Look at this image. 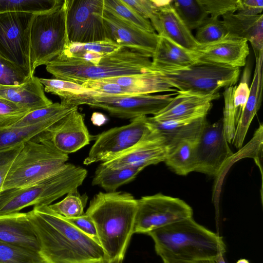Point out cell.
Segmentation results:
<instances>
[{
	"mask_svg": "<svg viewBox=\"0 0 263 263\" xmlns=\"http://www.w3.org/2000/svg\"><path fill=\"white\" fill-rule=\"evenodd\" d=\"M223 255V254H220L215 260L216 263H226Z\"/></svg>",
	"mask_w": 263,
	"mask_h": 263,
	"instance_id": "51",
	"label": "cell"
},
{
	"mask_svg": "<svg viewBox=\"0 0 263 263\" xmlns=\"http://www.w3.org/2000/svg\"><path fill=\"white\" fill-rule=\"evenodd\" d=\"M77 106L67 105L62 102L54 103L40 109L29 111L10 127H20L35 124L57 116L66 114Z\"/></svg>",
	"mask_w": 263,
	"mask_h": 263,
	"instance_id": "33",
	"label": "cell"
},
{
	"mask_svg": "<svg viewBox=\"0 0 263 263\" xmlns=\"http://www.w3.org/2000/svg\"><path fill=\"white\" fill-rule=\"evenodd\" d=\"M46 69L56 79L80 85L87 80L136 75L153 70L149 57L125 47L104 55L97 64L63 51L46 65Z\"/></svg>",
	"mask_w": 263,
	"mask_h": 263,
	"instance_id": "4",
	"label": "cell"
},
{
	"mask_svg": "<svg viewBox=\"0 0 263 263\" xmlns=\"http://www.w3.org/2000/svg\"><path fill=\"white\" fill-rule=\"evenodd\" d=\"M121 47H123L113 41L108 40L102 42L85 44L70 43L64 50L70 54L83 51H92L106 55L118 50Z\"/></svg>",
	"mask_w": 263,
	"mask_h": 263,
	"instance_id": "43",
	"label": "cell"
},
{
	"mask_svg": "<svg viewBox=\"0 0 263 263\" xmlns=\"http://www.w3.org/2000/svg\"><path fill=\"white\" fill-rule=\"evenodd\" d=\"M228 34L223 21L210 16L196 29L194 37L200 45H203L219 41Z\"/></svg>",
	"mask_w": 263,
	"mask_h": 263,
	"instance_id": "38",
	"label": "cell"
},
{
	"mask_svg": "<svg viewBox=\"0 0 263 263\" xmlns=\"http://www.w3.org/2000/svg\"><path fill=\"white\" fill-rule=\"evenodd\" d=\"M65 218L78 229L100 245L95 223L89 216L84 213L83 215L78 217Z\"/></svg>",
	"mask_w": 263,
	"mask_h": 263,
	"instance_id": "48",
	"label": "cell"
},
{
	"mask_svg": "<svg viewBox=\"0 0 263 263\" xmlns=\"http://www.w3.org/2000/svg\"><path fill=\"white\" fill-rule=\"evenodd\" d=\"M87 175L85 168L67 163L61 171L39 182L2 191L0 216L19 212L29 206L49 205L59 198L77 190Z\"/></svg>",
	"mask_w": 263,
	"mask_h": 263,
	"instance_id": "5",
	"label": "cell"
},
{
	"mask_svg": "<svg viewBox=\"0 0 263 263\" xmlns=\"http://www.w3.org/2000/svg\"><path fill=\"white\" fill-rule=\"evenodd\" d=\"M153 128L148 135L130 149L101 163L112 168H144L148 165L164 162L169 151L166 141L159 132Z\"/></svg>",
	"mask_w": 263,
	"mask_h": 263,
	"instance_id": "16",
	"label": "cell"
},
{
	"mask_svg": "<svg viewBox=\"0 0 263 263\" xmlns=\"http://www.w3.org/2000/svg\"><path fill=\"white\" fill-rule=\"evenodd\" d=\"M27 213L46 263L107 262L100 245L48 205L35 206Z\"/></svg>",
	"mask_w": 263,
	"mask_h": 263,
	"instance_id": "1",
	"label": "cell"
},
{
	"mask_svg": "<svg viewBox=\"0 0 263 263\" xmlns=\"http://www.w3.org/2000/svg\"><path fill=\"white\" fill-rule=\"evenodd\" d=\"M228 34L249 42L255 55L263 51V15L244 16L236 13L222 16Z\"/></svg>",
	"mask_w": 263,
	"mask_h": 263,
	"instance_id": "26",
	"label": "cell"
},
{
	"mask_svg": "<svg viewBox=\"0 0 263 263\" xmlns=\"http://www.w3.org/2000/svg\"><path fill=\"white\" fill-rule=\"evenodd\" d=\"M250 69L246 67L243 76L237 86H235L233 94V105L236 121L238 125L242 112L246 106L250 92Z\"/></svg>",
	"mask_w": 263,
	"mask_h": 263,
	"instance_id": "41",
	"label": "cell"
},
{
	"mask_svg": "<svg viewBox=\"0 0 263 263\" xmlns=\"http://www.w3.org/2000/svg\"><path fill=\"white\" fill-rule=\"evenodd\" d=\"M23 144L0 149V192L11 164Z\"/></svg>",
	"mask_w": 263,
	"mask_h": 263,
	"instance_id": "46",
	"label": "cell"
},
{
	"mask_svg": "<svg viewBox=\"0 0 263 263\" xmlns=\"http://www.w3.org/2000/svg\"><path fill=\"white\" fill-rule=\"evenodd\" d=\"M196 52L199 64L240 68L246 64L249 48L246 40L228 34L216 42L200 45Z\"/></svg>",
	"mask_w": 263,
	"mask_h": 263,
	"instance_id": "18",
	"label": "cell"
},
{
	"mask_svg": "<svg viewBox=\"0 0 263 263\" xmlns=\"http://www.w3.org/2000/svg\"><path fill=\"white\" fill-rule=\"evenodd\" d=\"M84 87L105 94L127 95L125 88L118 84L102 80H87L81 84Z\"/></svg>",
	"mask_w": 263,
	"mask_h": 263,
	"instance_id": "45",
	"label": "cell"
},
{
	"mask_svg": "<svg viewBox=\"0 0 263 263\" xmlns=\"http://www.w3.org/2000/svg\"><path fill=\"white\" fill-rule=\"evenodd\" d=\"M39 80L44 86L45 92L58 96L61 100H66L92 90L80 84L66 80L45 78H39Z\"/></svg>",
	"mask_w": 263,
	"mask_h": 263,
	"instance_id": "37",
	"label": "cell"
},
{
	"mask_svg": "<svg viewBox=\"0 0 263 263\" xmlns=\"http://www.w3.org/2000/svg\"><path fill=\"white\" fill-rule=\"evenodd\" d=\"M35 15L23 12L0 13V55L18 66L30 77V28Z\"/></svg>",
	"mask_w": 263,
	"mask_h": 263,
	"instance_id": "13",
	"label": "cell"
},
{
	"mask_svg": "<svg viewBox=\"0 0 263 263\" xmlns=\"http://www.w3.org/2000/svg\"><path fill=\"white\" fill-rule=\"evenodd\" d=\"M0 241L39 252L40 245L27 213L0 216Z\"/></svg>",
	"mask_w": 263,
	"mask_h": 263,
	"instance_id": "21",
	"label": "cell"
},
{
	"mask_svg": "<svg viewBox=\"0 0 263 263\" xmlns=\"http://www.w3.org/2000/svg\"><path fill=\"white\" fill-rule=\"evenodd\" d=\"M29 111H31L0 98V128L11 126Z\"/></svg>",
	"mask_w": 263,
	"mask_h": 263,
	"instance_id": "42",
	"label": "cell"
},
{
	"mask_svg": "<svg viewBox=\"0 0 263 263\" xmlns=\"http://www.w3.org/2000/svg\"><path fill=\"white\" fill-rule=\"evenodd\" d=\"M208 15L218 17L237 11L239 0H199Z\"/></svg>",
	"mask_w": 263,
	"mask_h": 263,
	"instance_id": "44",
	"label": "cell"
},
{
	"mask_svg": "<svg viewBox=\"0 0 263 263\" xmlns=\"http://www.w3.org/2000/svg\"><path fill=\"white\" fill-rule=\"evenodd\" d=\"M176 94L114 95L92 90L71 98L67 103L77 106L85 104L105 110L116 118L133 119L147 115H157Z\"/></svg>",
	"mask_w": 263,
	"mask_h": 263,
	"instance_id": "8",
	"label": "cell"
},
{
	"mask_svg": "<svg viewBox=\"0 0 263 263\" xmlns=\"http://www.w3.org/2000/svg\"><path fill=\"white\" fill-rule=\"evenodd\" d=\"M256 64L248 99L237 126L232 143L241 147L252 121L259 109L262 100L263 51L255 55Z\"/></svg>",
	"mask_w": 263,
	"mask_h": 263,
	"instance_id": "24",
	"label": "cell"
},
{
	"mask_svg": "<svg viewBox=\"0 0 263 263\" xmlns=\"http://www.w3.org/2000/svg\"><path fill=\"white\" fill-rule=\"evenodd\" d=\"M106 263H108V262H106Z\"/></svg>",
	"mask_w": 263,
	"mask_h": 263,
	"instance_id": "53",
	"label": "cell"
},
{
	"mask_svg": "<svg viewBox=\"0 0 263 263\" xmlns=\"http://www.w3.org/2000/svg\"><path fill=\"white\" fill-rule=\"evenodd\" d=\"M153 129L146 116L131 119L128 124L115 127L97 135L85 165L103 162L117 157L136 145Z\"/></svg>",
	"mask_w": 263,
	"mask_h": 263,
	"instance_id": "11",
	"label": "cell"
},
{
	"mask_svg": "<svg viewBox=\"0 0 263 263\" xmlns=\"http://www.w3.org/2000/svg\"><path fill=\"white\" fill-rule=\"evenodd\" d=\"M30 78L29 74L18 66L0 55V85H20Z\"/></svg>",
	"mask_w": 263,
	"mask_h": 263,
	"instance_id": "39",
	"label": "cell"
},
{
	"mask_svg": "<svg viewBox=\"0 0 263 263\" xmlns=\"http://www.w3.org/2000/svg\"><path fill=\"white\" fill-rule=\"evenodd\" d=\"M0 98L30 111L44 108L53 103L45 95L44 86L39 78L35 76L20 85H0Z\"/></svg>",
	"mask_w": 263,
	"mask_h": 263,
	"instance_id": "23",
	"label": "cell"
},
{
	"mask_svg": "<svg viewBox=\"0 0 263 263\" xmlns=\"http://www.w3.org/2000/svg\"><path fill=\"white\" fill-rule=\"evenodd\" d=\"M137 199L125 192H99L85 213L93 220L108 263H122L134 234Z\"/></svg>",
	"mask_w": 263,
	"mask_h": 263,
	"instance_id": "2",
	"label": "cell"
},
{
	"mask_svg": "<svg viewBox=\"0 0 263 263\" xmlns=\"http://www.w3.org/2000/svg\"><path fill=\"white\" fill-rule=\"evenodd\" d=\"M157 3V10L149 21L157 34L186 49L197 50L200 44L176 12L172 0Z\"/></svg>",
	"mask_w": 263,
	"mask_h": 263,
	"instance_id": "20",
	"label": "cell"
},
{
	"mask_svg": "<svg viewBox=\"0 0 263 263\" xmlns=\"http://www.w3.org/2000/svg\"><path fill=\"white\" fill-rule=\"evenodd\" d=\"M143 169L142 167L112 168L101 163L95 171L92 185L99 186L106 192H115L120 186L133 181Z\"/></svg>",
	"mask_w": 263,
	"mask_h": 263,
	"instance_id": "28",
	"label": "cell"
},
{
	"mask_svg": "<svg viewBox=\"0 0 263 263\" xmlns=\"http://www.w3.org/2000/svg\"><path fill=\"white\" fill-rule=\"evenodd\" d=\"M235 86L226 88L223 96L224 98L223 126L227 141L232 143L237 126L233 105V94Z\"/></svg>",
	"mask_w": 263,
	"mask_h": 263,
	"instance_id": "40",
	"label": "cell"
},
{
	"mask_svg": "<svg viewBox=\"0 0 263 263\" xmlns=\"http://www.w3.org/2000/svg\"><path fill=\"white\" fill-rule=\"evenodd\" d=\"M69 44L64 2L52 11L35 15L31 24L30 35L32 77L34 76L37 67L46 65L61 54Z\"/></svg>",
	"mask_w": 263,
	"mask_h": 263,
	"instance_id": "7",
	"label": "cell"
},
{
	"mask_svg": "<svg viewBox=\"0 0 263 263\" xmlns=\"http://www.w3.org/2000/svg\"><path fill=\"white\" fill-rule=\"evenodd\" d=\"M104 10L146 31L155 30L150 21L140 16L121 0H104Z\"/></svg>",
	"mask_w": 263,
	"mask_h": 263,
	"instance_id": "34",
	"label": "cell"
},
{
	"mask_svg": "<svg viewBox=\"0 0 263 263\" xmlns=\"http://www.w3.org/2000/svg\"><path fill=\"white\" fill-rule=\"evenodd\" d=\"M63 2L61 0H0V13L23 12L41 14L54 10Z\"/></svg>",
	"mask_w": 263,
	"mask_h": 263,
	"instance_id": "31",
	"label": "cell"
},
{
	"mask_svg": "<svg viewBox=\"0 0 263 263\" xmlns=\"http://www.w3.org/2000/svg\"><path fill=\"white\" fill-rule=\"evenodd\" d=\"M219 93H201L177 91V96L161 111L152 117L158 121L185 119L206 117L213 101Z\"/></svg>",
	"mask_w": 263,
	"mask_h": 263,
	"instance_id": "19",
	"label": "cell"
},
{
	"mask_svg": "<svg viewBox=\"0 0 263 263\" xmlns=\"http://www.w3.org/2000/svg\"><path fill=\"white\" fill-rule=\"evenodd\" d=\"M0 263H46L39 252L0 241Z\"/></svg>",
	"mask_w": 263,
	"mask_h": 263,
	"instance_id": "36",
	"label": "cell"
},
{
	"mask_svg": "<svg viewBox=\"0 0 263 263\" xmlns=\"http://www.w3.org/2000/svg\"><path fill=\"white\" fill-rule=\"evenodd\" d=\"M192 208L183 200L159 193L137 199L134 234L148 233L193 217Z\"/></svg>",
	"mask_w": 263,
	"mask_h": 263,
	"instance_id": "12",
	"label": "cell"
},
{
	"mask_svg": "<svg viewBox=\"0 0 263 263\" xmlns=\"http://www.w3.org/2000/svg\"><path fill=\"white\" fill-rule=\"evenodd\" d=\"M101 80L118 84L125 88L127 95L177 92L160 73L154 69L144 73Z\"/></svg>",
	"mask_w": 263,
	"mask_h": 263,
	"instance_id": "27",
	"label": "cell"
},
{
	"mask_svg": "<svg viewBox=\"0 0 263 263\" xmlns=\"http://www.w3.org/2000/svg\"><path fill=\"white\" fill-rule=\"evenodd\" d=\"M172 4L191 31L197 29L209 17L199 0H172Z\"/></svg>",
	"mask_w": 263,
	"mask_h": 263,
	"instance_id": "32",
	"label": "cell"
},
{
	"mask_svg": "<svg viewBox=\"0 0 263 263\" xmlns=\"http://www.w3.org/2000/svg\"><path fill=\"white\" fill-rule=\"evenodd\" d=\"M64 6L70 44L111 40L102 17L104 0H64Z\"/></svg>",
	"mask_w": 263,
	"mask_h": 263,
	"instance_id": "10",
	"label": "cell"
},
{
	"mask_svg": "<svg viewBox=\"0 0 263 263\" xmlns=\"http://www.w3.org/2000/svg\"><path fill=\"white\" fill-rule=\"evenodd\" d=\"M103 18L112 41L119 45L152 58L159 35L144 30L104 10Z\"/></svg>",
	"mask_w": 263,
	"mask_h": 263,
	"instance_id": "17",
	"label": "cell"
},
{
	"mask_svg": "<svg viewBox=\"0 0 263 263\" xmlns=\"http://www.w3.org/2000/svg\"><path fill=\"white\" fill-rule=\"evenodd\" d=\"M154 70L177 91L201 93L217 92L222 88L235 86L240 71V68L204 64L178 69Z\"/></svg>",
	"mask_w": 263,
	"mask_h": 263,
	"instance_id": "9",
	"label": "cell"
},
{
	"mask_svg": "<svg viewBox=\"0 0 263 263\" xmlns=\"http://www.w3.org/2000/svg\"><path fill=\"white\" fill-rule=\"evenodd\" d=\"M262 10V0H239L236 13L244 16H255L260 14Z\"/></svg>",
	"mask_w": 263,
	"mask_h": 263,
	"instance_id": "49",
	"label": "cell"
},
{
	"mask_svg": "<svg viewBox=\"0 0 263 263\" xmlns=\"http://www.w3.org/2000/svg\"><path fill=\"white\" fill-rule=\"evenodd\" d=\"M68 155L33 139L24 143L14 159L2 191L21 187L48 178L65 167Z\"/></svg>",
	"mask_w": 263,
	"mask_h": 263,
	"instance_id": "6",
	"label": "cell"
},
{
	"mask_svg": "<svg viewBox=\"0 0 263 263\" xmlns=\"http://www.w3.org/2000/svg\"><path fill=\"white\" fill-rule=\"evenodd\" d=\"M196 143L186 141L179 143L169 151L164 162L179 175L195 171Z\"/></svg>",
	"mask_w": 263,
	"mask_h": 263,
	"instance_id": "30",
	"label": "cell"
},
{
	"mask_svg": "<svg viewBox=\"0 0 263 263\" xmlns=\"http://www.w3.org/2000/svg\"><path fill=\"white\" fill-rule=\"evenodd\" d=\"M152 63L154 69H166L182 68L199 63L196 51L186 49L159 35Z\"/></svg>",
	"mask_w": 263,
	"mask_h": 263,
	"instance_id": "25",
	"label": "cell"
},
{
	"mask_svg": "<svg viewBox=\"0 0 263 263\" xmlns=\"http://www.w3.org/2000/svg\"><path fill=\"white\" fill-rule=\"evenodd\" d=\"M88 197L81 195L78 190L67 194L61 201L48 205L54 212L67 218H76L83 215Z\"/></svg>",
	"mask_w": 263,
	"mask_h": 263,
	"instance_id": "35",
	"label": "cell"
},
{
	"mask_svg": "<svg viewBox=\"0 0 263 263\" xmlns=\"http://www.w3.org/2000/svg\"><path fill=\"white\" fill-rule=\"evenodd\" d=\"M163 263H216L215 260H197V261H181V260H171L163 261Z\"/></svg>",
	"mask_w": 263,
	"mask_h": 263,
	"instance_id": "50",
	"label": "cell"
},
{
	"mask_svg": "<svg viewBox=\"0 0 263 263\" xmlns=\"http://www.w3.org/2000/svg\"><path fill=\"white\" fill-rule=\"evenodd\" d=\"M122 2L144 18L150 20L158 9L157 1L121 0Z\"/></svg>",
	"mask_w": 263,
	"mask_h": 263,
	"instance_id": "47",
	"label": "cell"
},
{
	"mask_svg": "<svg viewBox=\"0 0 263 263\" xmlns=\"http://www.w3.org/2000/svg\"><path fill=\"white\" fill-rule=\"evenodd\" d=\"M96 138L90 134L84 115L78 110V107L32 139L68 155L89 144Z\"/></svg>",
	"mask_w": 263,
	"mask_h": 263,
	"instance_id": "14",
	"label": "cell"
},
{
	"mask_svg": "<svg viewBox=\"0 0 263 263\" xmlns=\"http://www.w3.org/2000/svg\"><path fill=\"white\" fill-rule=\"evenodd\" d=\"M228 143L222 119L213 124L208 122L195 144V172L218 176L233 155Z\"/></svg>",
	"mask_w": 263,
	"mask_h": 263,
	"instance_id": "15",
	"label": "cell"
},
{
	"mask_svg": "<svg viewBox=\"0 0 263 263\" xmlns=\"http://www.w3.org/2000/svg\"><path fill=\"white\" fill-rule=\"evenodd\" d=\"M236 263H250L249 260L246 259H240L236 262Z\"/></svg>",
	"mask_w": 263,
	"mask_h": 263,
	"instance_id": "52",
	"label": "cell"
},
{
	"mask_svg": "<svg viewBox=\"0 0 263 263\" xmlns=\"http://www.w3.org/2000/svg\"><path fill=\"white\" fill-rule=\"evenodd\" d=\"M66 114L26 126L0 128V149L23 144L45 130Z\"/></svg>",
	"mask_w": 263,
	"mask_h": 263,
	"instance_id": "29",
	"label": "cell"
},
{
	"mask_svg": "<svg viewBox=\"0 0 263 263\" xmlns=\"http://www.w3.org/2000/svg\"><path fill=\"white\" fill-rule=\"evenodd\" d=\"M163 261L215 260L224 254L222 238L189 217L147 234Z\"/></svg>",
	"mask_w": 263,
	"mask_h": 263,
	"instance_id": "3",
	"label": "cell"
},
{
	"mask_svg": "<svg viewBox=\"0 0 263 263\" xmlns=\"http://www.w3.org/2000/svg\"><path fill=\"white\" fill-rule=\"evenodd\" d=\"M147 119L164 137L169 151L182 142H196L208 123L206 117L167 121L156 120L147 117Z\"/></svg>",
	"mask_w": 263,
	"mask_h": 263,
	"instance_id": "22",
	"label": "cell"
}]
</instances>
